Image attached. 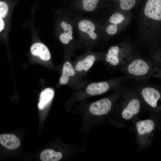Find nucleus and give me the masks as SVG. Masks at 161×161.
Here are the masks:
<instances>
[{"instance_id": "obj_1", "label": "nucleus", "mask_w": 161, "mask_h": 161, "mask_svg": "<svg viewBox=\"0 0 161 161\" xmlns=\"http://www.w3.org/2000/svg\"><path fill=\"white\" fill-rule=\"evenodd\" d=\"M143 111L140 100L134 88L126 89L110 114V121L118 128L139 119Z\"/></svg>"}, {"instance_id": "obj_2", "label": "nucleus", "mask_w": 161, "mask_h": 161, "mask_svg": "<svg viewBox=\"0 0 161 161\" xmlns=\"http://www.w3.org/2000/svg\"><path fill=\"white\" fill-rule=\"evenodd\" d=\"M134 89L140 100L143 111L149 114L161 115V84L154 85L148 79H137Z\"/></svg>"}, {"instance_id": "obj_3", "label": "nucleus", "mask_w": 161, "mask_h": 161, "mask_svg": "<svg viewBox=\"0 0 161 161\" xmlns=\"http://www.w3.org/2000/svg\"><path fill=\"white\" fill-rule=\"evenodd\" d=\"M130 79L127 76L111 79L108 80L89 83L79 89L74 91L73 101L83 100L88 97L100 95L120 87L123 83Z\"/></svg>"}, {"instance_id": "obj_4", "label": "nucleus", "mask_w": 161, "mask_h": 161, "mask_svg": "<svg viewBox=\"0 0 161 161\" xmlns=\"http://www.w3.org/2000/svg\"><path fill=\"white\" fill-rule=\"evenodd\" d=\"M118 69L129 79H148L154 77L161 79V68L141 58H134Z\"/></svg>"}, {"instance_id": "obj_5", "label": "nucleus", "mask_w": 161, "mask_h": 161, "mask_svg": "<svg viewBox=\"0 0 161 161\" xmlns=\"http://www.w3.org/2000/svg\"><path fill=\"white\" fill-rule=\"evenodd\" d=\"M149 116L148 119L144 120L139 119L133 123L137 143L140 149L148 147L152 143L154 133L159 123L158 116L154 114Z\"/></svg>"}, {"instance_id": "obj_6", "label": "nucleus", "mask_w": 161, "mask_h": 161, "mask_svg": "<svg viewBox=\"0 0 161 161\" xmlns=\"http://www.w3.org/2000/svg\"><path fill=\"white\" fill-rule=\"evenodd\" d=\"M125 90L120 87L111 95L92 102L87 107L88 112L95 117H103L109 115Z\"/></svg>"}, {"instance_id": "obj_7", "label": "nucleus", "mask_w": 161, "mask_h": 161, "mask_svg": "<svg viewBox=\"0 0 161 161\" xmlns=\"http://www.w3.org/2000/svg\"><path fill=\"white\" fill-rule=\"evenodd\" d=\"M129 46L122 44L111 47L104 56L103 61L108 66L118 69L129 62L134 57Z\"/></svg>"}, {"instance_id": "obj_8", "label": "nucleus", "mask_w": 161, "mask_h": 161, "mask_svg": "<svg viewBox=\"0 0 161 161\" xmlns=\"http://www.w3.org/2000/svg\"><path fill=\"white\" fill-rule=\"evenodd\" d=\"M59 83L61 85L69 84L74 91L83 86L87 82L78 74L73 62L67 60L64 63Z\"/></svg>"}, {"instance_id": "obj_9", "label": "nucleus", "mask_w": 161, "mask_h": 161, "mask_svg": "<svg viewBox=\"0 0 161 161\" xmlns=\"http://www.w3.org/2000/svg\"><path fill=\"white\" fill-rule=\"evenodd\" d=\"M104 56L89 53L78 58L73 61V63L78 75L82 78L85 77L95 62L100 60H103Z\"/></svg>"}, {"instance_id": "obj_10", "label": "nucleus", "mask_w": 161, "mask_h": 161, "mask_svg": "<svg viewBox=\"0 0 161 161\" xmlns=\"http://www.w3.org/2000/svg\"><path fill=\"white\" fill-rule=\"evenodd\" d=\"M144 13L147 17L161 20V0H148L144 9Z\"/></svg>"}, {"instance_id": "obj_11", "label": "nucleus", "mask_w": 161, "mask_h": 161, "mask_svg": "<svg viewBox=\"0 0 161 161\" xmlns=\"http://www.w3.org/2000/svg\"><path fill=\"white\" fill-rule=\"evenodd\" d=\"M0 143L6 148L12 150L19 146L20 141L14 134H4L0 135Z\"/></svg>"}, {"instance_id": "obj_12", "label": "nucleus", "mask_w": 161, "mask_h": 161, "mask_svg": "<svg viewBox=\"0 0 161 161\" xmlns=\"http://www.w3.org/2000/svg\"><path fill=\"white\" fill-rule=\"evenodd\" d=\"M30 51L32 55L38 56L42 60L48 61L51 58V55L47 48L44 44L36 43L31 47Z\"/></svg>"}, {"instance_id": "obj_13", "label": "nucleus", "mask_w": 161, "mask_h": 161, "mask_svg": "<svg viewBox=\"0 0 161 161\" xmlns=\"http://www.w3.org/2000/svg\"><path fill=\"white\" fill-rule=\"evenodd\" d=\"M54 95V91L51 88L44 90L41 93L38 108L40 110L44 109L52 100Z\"/></svg>"}, {"instance_id": "obj_14", "label": "nucleus", "mask_w": 161, "mask_h": 161, "mask_svg": "<svg viewBox=\"0 0 161 161\" xmlns=\"http://www.w3.org/2000/svg\"><path fill=\"white\" fill-rule=\"evenodd\" d=\"M78 27L80 31L87 33L91 39L97 38V35L94 32L95 27L92 21L87 20H81L78 23Z\"/></svg>"}, {"instance_id": "obj_15", "label": "nucleus", "mask_w": 161, "mask_h": 161, "mask_svg": "<svg viewBox=\"0 0 161 161\" xmlns=\"http://www.w3.org/2000/svg\"><path fill=\"white\" fill-rule=\"evenodd\" d=\"M61 25L64 30V32L60 35V40L63 44H68L73 39L72 27L70 24L64 21L61 23Z\"/></svg>"}, {"instance_id": "obj_16", "label": "nucleus", "mask_w": 161, "mask_h": 161, "mask_svg": "<svg viewBox=\"0 0 161 161\" xmlns=\"http://www.w3.org/2000/svg\"><path fill=\"white\" fill-rule=\"evenodd\" d=\"M62 154L60 152L47 149L41 152L40 159L42 161H58L62 159Z\"/></svg>"}, {"instance_id": "obj_17", "label": "nucleus", "mask_w": 161, "mask_h": 161, "mask_svg": "<svg viewBox=\"0 0 161 161\" xmlns=\"http://www.w3.org/2000/svg\"><path fill=\"white\" fill-rule=\"evenodd\" d=\"M99 0H83L84 10L91 11L94 10L96 7Z\"/></svg>"}, {"instance_id": "obj_18", "label": "nucleus", "mask_w": 161, "mask_h": 161, "mask_svg": "<svg viewBox=\"0 0 161 161\" xmlns=\"http://www.w3.org/2000/svg\"><path fill=\"white\" fill-rule=\"evenodd\" d=\"M125 19V16L122 14L115 13L111 16L109 21L112 24L117 25L123 22Z\"/></svg>"}, {"instance_id": "obj_19", "label": "nucleus", "mask_w": 161, "mask_h": 161, "mask_svg": "<svg viewBox=\"0 0 161 161\" xmlns=\"http://www.w3.org/2000/svg\"><path fill=\"white\" fill-rule=\"evenodd\" d=\"M120 7L123 10H129L131 9L134 5L136 0H119Z\"/></svg>"}, {"instance_id": "obj_20", "label": "nucleus", "mask_w": 161, "mask_h": 161, "mask_svg": "<svg viewBox=\"0 0 161 161\" xmlns=\"http://www.w3.org/2000/svg\"><path fill=\"white\" fill-rule=\"evenodd\" d=\"M8 7L7 4L4 2L0 1V17L4 18L7 14Z\"/></svg>"}, {"instance_id": "obj_21", "label": "nucleus", "mask_w": 161, "mask_h": 161, "mask_svg": "<svg viewBox=\"0 0 161 161\" xmlns=\"http://www.w3.org/2000/svg\"><path fill=\"white\" fill-rule=\"evenodd\" d=\"M118 27L117 25L111 24L108 25L106 27V32L110 35H114L117 32Z\"/></svg>"}, {"instance_id": "obj_22", "label": "nucleus", "mask_w": 161, "mask_h": 161, "mask_svg": "<svg viewBox=\"0 0 161 161\" xmlns=\"http://www.w3.org/2000/svg\"><path fill=\"white\" fill-rule=\"evenodd\" d=\"M150 61L161 68V55H158L154 56Z\"/></svg>"}, {"instance_id": "obj_23", "label": "nucleus", "mask_w": 161, "mask_h": 161, "mask_svg": "<svg viewBox=\"0 0 161 161\" xmlns=\"http://www.w3.org/2000/svg\"><path fill=\"white\" fill-rule=\"evenodd\" d=\"M4 23L2 18L0 17V31L1 32L4 28Z\"/></svg>"}]
</instances>
